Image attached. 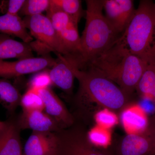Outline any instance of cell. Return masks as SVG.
Here are the masks:
<instances>
[{"label":"cell","mask_w":155,"mask_h":155,"mask_svg":"<svg viewBox=\"0 0 155 155\" xmlns=\"http://www.w3.org/2000/svg\"><path fill=\"white\" fill-rule=\"evenodd\" d=\"M23 20L31 36L37 39V43H29L32 49L38 46L43 51L45 50L46 52L53 51L57 54L66 55L58 34L46 16L41 14L28 16Z\"/></svg>","instance_id":"cell-5"},{"label":"cell","mask_w":155,"mask_h":155,"mask_svg":"<svg viewBox=\"0 0 155 155\" xmlns=\"http://www.w3.org/2000/svg\"><path fill=\"white\" fill-rule=\"evenodd\" d=\"M25 0H9L2 1L0 4V10L5 14L19 15Z\"/></svg>","instance_id":"cell-27"},{"label":"cell","mask_w":155,"mask_h":155,"mask_svg":"<svg viewBox=\"0 0 155 155\" xmlns=\"http://www.w3.org/2000/svg\"><path fill=\"white\" fill-rule=\"evenodd\" d=\"M19 124L36 132H52L61 127L54 119L40 110L23 111Z\"/></svg>","instance_id":"cell-13"},{"label":"cell","mask_w":155,"mask_h":155,"mask_svg":"<svg viewBox=\"0 0 155 155\" xmlns=\"http://www.w3.org/2000/svg\"><path fill=\"white\" fill-rule=\"evenodd\" d=\"M149 99L152 101L155 104V84L150 94Z\"/></svg>","instance_id":"cell-30"},{"label":"cell","mask_w":155,"mask_h":155,"mask_svg":"<svg viewBox=\"0 0 155 155\" xmlns=\"http://www.w3.org/2000/svg\"><path fill=\"white\" fill-rule=\"evenodd\" d=\"M44 105V110L54 119L61 128L74 125V119L64 103L50 87L39 91Z\"/></svg>","instance_id":"cell-11"},{"label":"cell","mask_w":155,"mask_h":155,"mask_svg":"<svg viewBox=\"0 0 155 155\" xmlns=\"http://www.w3.org/2000/svg\"><path fill=\"white\" fill-rule=\"evenodd\" d=\"M150 155H155V153L152 154H150Z\"/></svg>","instance_id":"cell-31"},{"label":"cell","mask_w":155,"mask_h":155,"mask_svg":"<svg viewBox=\"0 0 155 155\" xmlns=\"http://www.w3.org/2000/svg\"><path fill=\"white\" fill-rule=\"evenodd\" d=\"M75 78L79 82L78 98L82 103L97 104L101 109L114 112L122 111L131 97L107 78L89 68H74Z\"/></svg>","instance_id":"cell-3"},{"label":"cell","mask_w":155,"mask_h":155,"mask_svg":"<svg viewBox=\"0 0 155 155\" xmlns=\"http://www.w3.org/2000/svg\"><path fill=\"white\" fill-rule=\"evenodd\" d=\"M51 2L78 22L84 14L81 7V1L51 0Z\"/></svg>","instance_id":"cell-23"},{"label":"cell","mask_w":155,"mask_h":155,"mask_svg":"<svg viewBox=\"0 0 155 155\" xmlns=\"http://www.w3.org/2000/svg\"><path fill=\"white\" fill-rule=\"evenodd\" d=\"M50 5V0H25L20 12L25 17L41 14Z\"/></svg>","instance_id":"cell-25"},{"label":"cell","mask_w":155,"mask_h":155,"mask_svg":"<svg viewBox=\"0 0 155 155\" xmlns=\"http://www.w3.org/2000/svg\"><path fill=\"white\" fill-rule=\"evenodd\" d=\"M87 132L82 126L75 125L59 136L57 155H92L94 146L89 141Z\"/></svg>","instance_id":"cell-8"},{"label":"cell","mask_w":155,"mask_h":155,"mask_svg":"<svg viewBox=\"0 0 155 155\" xmlns=\"http://www.w3.org/2000/svg\"><path fill=\"white\" fill-rule=\"evenodd\" d=\"M57 62L49 71V75L53 84L61 89L66 93H72L74 85V68L78 65L75 55H63L57 54Z\"/></svg>","instance_id":"cell-10"},{"label":"cell","mask_w":155,"mask_h":155,"mask_svg":"<svg viewBox=\"0 0 155 155\" xmlns=\"http://www.w3.org/2000/svg\"><path fill=\"white\" fill-rule=\"evenodd\" d=\"M120 119L128 134L142 133L149 126L146 114L138 105L127 106L121 111Z\"/></svg>","instance_id":"cell-14"},{"label":"cell","mask_w":155,"mask_h":155,"mask_svg":"<svg viewBox=\"0 0 155 155\" xmlns=\"http://www.w3.org/2000/svg\"><path fill=\"white\" fill-rule=\"evenodd\" d=\"M0 34L17 37L26 43H30L33 40L19 15L6 14L0 16Z\"/></svg>","instance_id":"cell-16"},{"label":"cell","mask_w":155,"mask_h":155,"mask_svg":"<svg viewBox=\"0 0 155 155\" xmlns=\"http://www.w3.org/2000/svg\"><path fill=\"white\" fill-rule=\"evenodd\" d=\"M86 3V23L77 55L80 69L88 66L121 35L103 14V0H87Z\"/></svg>","instance_id":"cell-2"},{"label":"cell","mask_w":155,"mask_h":155,"mask_svg":"<svg viewBox=\"0 0 155 155\" xmlns=\"http://www.w3.org/2000/svg\"><path fill=\"white\" fill-rule=\"evenodd\" d=\"M89 141L99 148L107 149L112 143L110 130L96 125L87 132Z\"/></svg>","instance_id":"cell-21"},{"label":"cell","mask_w":155,"mask_h":155,"mask_svg":"<svg viewBox=\"0 0 155 155\" xmlns=\"http://www.w3.org/2000/svg\"><path fill=\"white\" fill-rule=\"evenodd\" d=\"M21 96L17 87L6 78L0 77V103L10 113L20 104Z\"/></svg>","instance_id":"cell-18"},{"label":"cell","mask_w":155,"mask_h":155,"mask_svg":"<svg viewBox=\"0 0 155 155\" xmlns=\"http://www.w3.org/2000/svg\"><path fill=\"white\" fill-rule=\"evenodd\" d=\"M31 57H33L32 49L29 43L17 41L9 35L0 34V61Z\"/></svg>","instance_id":"cell-15"},{"label":"cell","mask_w":155,"mask_h":155,"mask_svg":"<svg viewBox=\"0 0 155 155\" xmlns=\"http://www.w3.org/2000/svg\"><path fill=\"white\" fill-rule=\"evenodd\" d=\"M153 146L152 132L149 126L144 132L127 134L116 139L109 148L114 155H150Z\"/></svg>","instance_id":"cell-6"},{"label":"cell","mask_w":155,"mask_h":155,"mask_svg":"<svg viewBox=\"0 0 155 155\" xmlns=\"http://www.w3.org/2000/svg\"><path fill=\"white\" fill-rule=\"evenodd\" d=\"M47 11V17L50 19L58 34L67 28L72 22H76L53 4L50 0V5Z\"/></svg>","instance_id":"cell-19"},{"label":"cell","mask_w":155,"mask_h":155,"mask_svg":"<svg viewBox=\"0 0 155 155\" xmlns=\"http://www.w3.org/2000/svg\"><path fill=\"white\" fill-rule=\"evenodd\" d=\"M20 104L23 111L44 110V105L39 91L29 88L21 97Z\"/></svg>","instance_id":"cell-22"},{"label":"cell","mask_w":155,"mask_h":155,"mask_svg":"<svg viewBox=\"0 0 155 155\" xmlns=\"http://www.w3.org/2000/svg\"><path fill=\"white\" fill-rule=\"evenodd\" d=\"M59 137L51 132L33 131L24 147L25 155H57Z\"/></svg>","instance_id":"cell-12"},{"label":"cell","mask_w":155,"mask_h":155,"mask_svg":"<svg viewBox=\"0 0 155 155\" xmlns=\"http://www.w3.org/2000/svg\"><path fill=\"white\" fill-rule=\"evenodd\" d=\"M155 84V64H149L137 84L136 91L142 98L149 99Z\"/></svg>","instance_id":"cell-20"},{"label":"cell","mask_w":155,"mask_h":155,"mask_svg":"<svg viewBox=\"0 0 155 155\" xmlns=\"http://www.w3.org/2000/svg\"><path fill=\"white\" fill-rule=\"evenodd\" d=\"M120 36L86 68L107 78L131 97L149 64L130 52Z\"/></svg>","instance_id":"cell-1"},{"label":"cell","mask_w":155,"mask_h":155,"mask_svg":"<svg viewBox=\"0 0 155 155\" xmlns=\"http://www.w3.org/2000/svg\"><path fill=\"white\" fill-rule=\"evenodd\" d=\"M150 127L151 130L152 132L153 139V149L152 153L151 154L155 153V126H150Z\"/></svg>","instance_id":"cell-28"},{"label":"cell","mask_w":155,"mask_h":155,"mask_svg":"<svg viewBox=\"0 0 155 155\" xmlns=\"http://www.w3.org/2000/svg\"><path fill=\"white\" fill-rule=\"evenodd\" d=\"M120 37L133 54L155 63V3L140 1Z\"/></svg>","instance_id":"cell-4"},{"label":"cell","mask_w":155,"mask_h":155,"mask_svg":"<svg viewBox=\"0 0 155 155\" xmlns=\"http://www.w3.org/2000/svg\"><path fill=\"white\" fill-rule=\"evenodd\" d=\"M134 3L132 0H103L105 17L120 35L125 31L135 13Z\"/></svg>","instance_id":"cell-9"},{"label":"cell","mask_w":155,"mask_h":155,"mask_svg":"<svg viewBox=\"0 0 155 155\" xmlns=\"http://www.w3.org/2000/svg\"><path fill=\"white\" fill-rule=\"evenodd\" d=\"M57 62V59L46 55L38 58L19 59L14 62L0 61V77L6 79L16 78L40 72L48 67H52Z\"/></svg>","instance_id":"cell-7"},{"label":"cell","mask_w":155,"mask_h":155,"mask_svg":"<svg viewBox=\"0 0 155 155\" xmlns=\"http://www.w3.org/2000/svg\"><path fill=\"white\" fill-rule=\"evenodd\" d=\"M53 84L49 75V71L42 70L34 75L29 81V88L39 91L49 87Z\"/></svg>","instance_id":"cell-26"},{"label":"cell","mask_w":155,"mask_h":155,"mask_svg":"<svg viewBox=\"0 0 155 155\" xmlns=\"http://www.w3.org/2000/svg\"><path fill=\"white\" fill-rule=\"evenodd\" d=\"M94 119L96 125L110 130L119 122V118L114 111L107 109H102L96 112Z\"/></svg>","instance_id":"cell-24"},{"label":"cell","mask_w":155,"mask_h":155,"mask_svg":"<svg viewBox=\"0 0 155 155\" xmlns=\"http://www.w3.org/2000/svg\"><path fill=\"white\" fill-rule=\"evenodd\" d=\"M6 122H2L0 121V138L2 137V134L5 127Z\"/></svg>","instance_id":"cell-29"},{"label":"cell","mask_w":155,"mask_h":155,"mask_svg":"<svg viewBox=\"0 0 155 155\" xmlns=\"http://www.w3.org/2000/svg\"><path fill=\"white\" fill-rule=\"evenodd\" d=\"M0 155H22L18 126L13 121L6 122L0 138Z\"/></svg>","instance_id":"cell-17"}]
</instances>
